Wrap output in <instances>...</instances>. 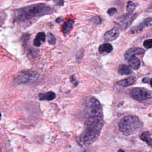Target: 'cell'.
<instances>
[{"label":"cell","mask_w":152,"mask_h":152,"mask_svg":"<svg viewBox=\"0 0 152 152\" xmlns=\"http://www.w3.org/2000/svg\"><path fill=\"white\" fill-rule=\"evenodd\" d=\"M143 46L147 49L152 48V39H147L144 41Z\"/></svg>","instance_id":"cell-21"},{"label":"cell","mask_w":152,"mask_h":152,"mask_svg":"<svg viewBox=\"0 0 152 152\" xmlns=\"http://www.w3.org/2000/svg\"><path fill=\"white\" fill-rule=\"evenodd\" d=\"M137 5H138L137 4L134 3L132 1H129L128 4H127V6H126V11L131 14L135 10V9L137 7Z\"/></svg>","instance_id":"cell-19"},{"label":"cell","mask_w":152,"mask_h":152,"mask_svg":"<svg viewBox=\"0 0 152 152\" xmlns=\"http://www.w3.org/2000/svg\"><path fill=\"white\" fill-rule=\"evenodd\" d=\"M140 139L142 141H145L148 146H152V139L150 137V133L147 131L144 132L140 136Z\"/></svg>","instance_id":"cell-18"},{"label":"cell","mask_w":152,"mask_h":152,"mask_svg":"<svg viewBox=\"0 0 152 152\" xmlns=\"http://www.w3.org/2000/svg\"><path fill=\"white\" fill-rule=\"evenodd\" d=\"M117 11V10L115 9V8H111V9H109L108 11V13L109 16H112L114 15L115 13H116Z\"/></svg>","instance_id":"cell-23"},{"label":"cell","mask_w":152,"mask_h":152,"mask_svg":"<svg viewBox=\"0 0 152 152\" xmlns=\"http://www.w3.org/2000/svg\"><path fill=\"white\" fill-rule=\"evenodd\" d=\"M119 35V31L118 28H114L111 30L107 32L104 35V39L107 42L113 41L116 39Z\"/></svg>","instance_id":"cell-10"},{"label":"cell","mask_w":152,"mask_h":152,"mask_svg":"<svg viewBox=\"0 0 152 152\" xmlns=\"http://www.w3.org/2000/svg\"><path fill=\"white\" fill-rule=\"evenodd\" d=\"M118 72L121 75H130L132 73V71L130 67L127 65L122 64L118 67Z\"/></svg>","instance_id":"cell-17"},{"label":"cell","mask_w":152,"mask_h":152,"mask_svg":"<svg viewBox=\"0 0 152 152\" xmlns=\"http://www.w3.org/2000/svg\"><path fill=\"white\" fill-rule=\"evenodd\" d=\"M86 106L89 116H103L102 106L99 101L95 97H89L86 102Z\"/></svg>","instance_id":"cell-4"},{"label":"cell","mask_w":152,"mask_h":152,"mask_svg":"<svg viewBox=\"0 0 152 152\" xmlns=\"http://www.w3.org/2000/svg\"><path fill=\"white\" fill-rule=\"evenodd\" d=\"M38 75L39 74L34 71L23 72L17 75L14 81L17 84L28 83L37 79Z\"/></svg>","instance_id":"cell-6"},{"label":"cell","mask_w":152,"mask_h":152,"mask_svg":"<svg viewBox=\"0 0 152 152\" xmlns=\"http://www.w3.org/2000/svg\"><path fill=\"white\" fill-rule=\"evenodd\" d=\"M129 65L134 70H137L140 66V60L136 56L130 58L128 60Z\"/></svg>","instance_id":"cell-15"},{"label":"cell","mask_w":152,"mask_h":152,"mask_svg":"<svg viewBox=\"0 0 152 152\" xmlns=\"http://www.w3.org/2000/svg\"><path fill=\"white\" fill-rule=\"evenodd\" d=\"M131 97L138 101L152 99V92L142 87H134L130 90Z\"/></svg>","instance_id":"cell-5"},{"label":"cell","mask_w":152,"mask_h":152,"mask_svg":"<svg viewBox=\"0 0 152 152\" xmlns=\"http://www.w3.org/2000/svg\"><path fill=\"white\" fill-rule=\"evenodd\" d=\"M145 50L141 48H132L128 49L125 53L124 57L126 60H129L130 58L137 55H141L144 54Z\"/></svg>","instance_id":"cell-9"},{"label":"cell","mask_w":152,"mask_h":152,"mask_svg":"<svg viewBox=\"0 0 152 152\" xmlns=\"http://www.w3.org/2000/svg\"><path fill=\"white\" fill-rule=\"evenodd\" d=\"M92 21L96 24H99V23H101V18L98 16H96L92 18Z\"/></svg>","instance_id":"cell-22"},{"label":"cell","mask_w":152,"mask_h":152,"mask_svg":"<svg viewBox=\"0 0 152 152\" xmlns=\"http://www.w3.org/2000/svg\"><path fill=\"white\" fill-rule=\"evenodd\" d=\"M147 11L150 12H152V3L150 4H149L148 7L147 9Z\"/></svg>","instance_id":"cell-24"},{"label":"cell","mask_w":152,"mask_h":152,"mask_svg":"<svg viewBox=\"0 0 152 152\" xmlns=\"http://www.w3.org/2000/svg\"><path fill=\"white\" fill-rule=\"evenodd\" d=\"M1 114L0 112V119H1Z\"/></svg>","instance_id":"cell-28"},{"label":"cell","mask_w":152,"mask_h":152,"mask_svg":"<svg viewBox=\"0 0 152 152\" xmlns=\"http://www.w3.org/2000/svg\"><path fill=\"white\" fill-rule=\"evenodd\" d=\"M48 41L50 45H55L56 43V39L53 34L51 33H48L47 35Z\"/></svg>","instance_id":"cell-20"},{"label":"cell","mask_w":152,"mask_h":152,"mask_svg":"<svg viewBox=\"0 0 152 152\" xmlns=\"http://www.w3.org/2000/svg\"><path fill=\"white\" fill-rule=\"evenodd\" d=\"M112 50H113V47L112 45L109 43H105L101 45L99 48V51L101 54H103V53L109 54L112 52Z\"/></svg>","instance_id":"cell-16"},{"label":"cell","mask_w":152,"mask_h":152,"mask_svg":"<svg viewBox=\"0 0 152 152\" xmlns=\"http://www.w3.org/2000/svg\"><path fill=\"white\" fill-rule=\"evenodd\" d=\"M50 12L49 7L44 4H39L18 9L15 11V16L18 21H25L48 14Z\"/></svg>","instance_id":"cell-2"},{"label":"cell","mask_w":152,"mask_h":152,"mask_svg":"<svg viewBox=\"0 0 152 152\" xmlns=\"http://www.w3.org/2000/svg\"><path fill=\"white\" fill-rule=\"evenodd\" d=\"M137 17V14H124L118 19L117 23L122 30H125L130 27L131 24Z\"/></svg>","instance_id":"cell-7"},{"label":"cell","mask_w":152,"mask_h":152,"mask_svg":"<svg viewBox=\"0 0 152 152\" xmlns=\"http://www.w3.org/2000/svg\"><path fill=\"white\" fill-rule=\"evenodd\" d=\"M46 39V35L44 32H39L36 36V38L33 41V45L36 47H39L41 45L42 42H44Z\"/></svg>","instance_id":"cell-14"},{"label":"cell","mask_w":152,"mask_h":152,"mask_svg":"<svg viewBox=\"0 0 152 152\" xmlns=\"http://www.w3.org/2000/svg\"><path fill=\"white\" fill-rule=\"evenodd\" d=\"M150 85H151V86L152 87V79L150 80Z\"/></svg>","instance_id":"cell-27"},{"label":"cell","mask_w":152,"mask_h":152,"mask_svg":"<svg viewBox=\"0 0 152 152\" xmlns=\"http://www.w3.org/2000/svg\"><path fill=\"white\" fill-rule=\"evenodd\" d=\"M104 125L103 116H89L85 124V131L80 137L85 145L93 143L99 137Z\"/></svg>","instance_id":"cell-1"},{"label":"cell","mask_w":152,"mask_h":152,"mask_svg":"<svg viewBox=\"0 0 152 152\" xmlns=\"http://www.w3.org/2000/svg\"><path fill=\"white\" fill-rule=\"evenodd\" d=\"M117 152H125V151L122 149H119V150H118V151Z\"/></svg>","instance_id":"cell-26"},{"label":"cell","mask_w":152,"mask_h":152,"mask_svg":"<svg viewBox=\"0 0 152 152\" xmlns=\"http://www.w3.org/2000/svg\"><path fill=\"white\" fill-rule=\"evenodd\" d=\"M74 23V20L72 19H68L64 22L63 25L62 31L64 35H67L69 34L72 29L73 25Z\"/></svg>","instance_id":"cell-12"},{"label":"cell","mask_w":152,"mask_h":152,"mask_svg":"<svg viewBox=\"0 0 152 152\" xmlns=\"http://www.w3.org/2000/svg\"><path fill=\"white\" fill-rule=\"evenodd\" d=\"M38 97L40 100L51 101L55 98L56 95L53 92H48L45 93H40Z\"/></svg>","instance_id":"cell-13"},{"label":"cell","mask_w":152,"mask_h":152,"mask_svg":"<svg viewBox=\"0 0 152 152\" xmlns=\"http://www.w3.org/2000/svg\"><path fill=\"white\" fill-rule=\"evenodd\" d=\"M62 18H60H60H57V20H56V21L57 22V23H60L62 20H63V19H61Z\"/></svg>","instance_id":"cell-25"},{"label":"cell","mask_w":152,"mask_h":152,"mask_svg":"<svg viewBox=\"0 0 152 152\" xmlns=\"http://www.w3.org/2000/svg\"><path fill=\"white\" fill-rule=\"evenodd\" d=\"M0 152H1V148H0Z\"/></svg>","instance_id":"cell-29"},{"label":"cell","mask_w":152,"mask_h":152,"mask_svg":"<svg viewBox=\"0 0 152 152\" xmlns=\"http://www.w3.org/2000/svg\"><path fill=\"white\" fill-rule=\"evenodd\" d=\"M136 82V78L134 77H129L124 80L118 82L116 85L120 87H126L133 85Z\"/></svg>","instance_id":"cell-11"},{"label":"cell","mask_w":152,"mask_h":152,"mask_svg":"<svg viewBox=\"0 0 152 152\" xmlns=\"http://www.w3.org/2000/svg\"><path fill=\"white\" fill-rule=\"evenodd\" d=\"M152 21V18L151 17H148L144 19L142 22L139 23L136 26L133 27L129 31V33L131 34H137L142 32L144 29L147 28L151 24Z\"/></svg>","instance_id":"cell-8"},{"label":"cell","mask_w":152,"mask_h":152,"mask_svg":"<svg viewBox=\"0 0 152 152\" xmlns=\"http://www.w3.org/2000/svg\"><path fill=\"white\" fill-rule=\"evenodd\" d=\"M141 126L140 119L134 115H129L122 118L119 123V131L125 136H130L137 131Z\"/></svg>","instance_id":"cell-3"}]
</instances>
